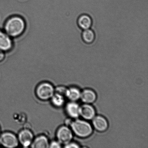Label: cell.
Segmentation results:
<instances>
[{
    "mask_svg": "<svg viewBox=\"0 0 148 148\" xmlns=\"http://www.w3.org/2000/svg\"><path fill=\"white\" fill-rule=\"evenodd\" d=\"M49 139L46 136L40 135L34 138L30 147L33 148H49Z\"/></svg>",
    "mask_w": 148,
    "mask_h": 148,
    "instance_id": "obj_11",
    "label": "cell"
},
{
    "mask_svg": "<svg viewBox=\"0 0 148 148\" xmlns=\"http://www.w3.org/2000/svg\"><path fill=\"white\" fill-rule=\"evenodd\" d=\"M80 98L83 102L85 104H90L96 101L97 95L92 90L86 89L81 92Z\"/></svg>",
    "mask_w": 148,
    "mask_h": 148,
    "instance_id": "obj_13",
    "label": "cell"
},
{
    "mask_svg": "<svg viewBox=\"0 0 148 148\" xmlns=\"http://www.w3.org/2000/svg\"><path fill=\"white\" fill-rule=\"evenodd\" d=\"M77 23L80 29L85 30L90 28L92 25V20L88 14H83L78 17Z\"/></svg>",
    "mask_w": 148,
    "mask_h": 148,
    "instance_id": "obj_10",
    "label": "cell"
},
{
    "mask_svg": "<svg viewBox=\"0 0 148 148\" xmlns=\"http://www.w3.org/2000/svg\"><path fill=\"white\" fill-rule=\"evenodd\" d=\"M81 37L84 42L86 44H90L95 40V35L92 30L89 29L83 30L81 34Z\"/></svg>",
    "mask_w": 148,
    "mask_h": 148,
    "instance_id": "obj_14",
    "label": "cell"
},
{
    "mask_svg": "<svg viewBox=\"0 0 148 148\" xmlns=\"http://www.w3.org/2000/svg\"><path fill=\"white\" fill-rule=\"evenodd\" d=\"M17 137L19 143L25 148L30 147L34 139L32 132L27 129L21 130L19 132Z\"/></svg>",
    "mask_w": 148,
    "mask_h": 148,
    "instance_id": "obj_6",
    "label": "cell"
},
{
    "mask_svg": "<svg viewBox=\"0 0 148 148\" xmlns=\"http://www.w3.org/2000/svg\"><path fill=\"white\" fill-rule=\"evenodd\" d=\"M65 98L64 96L55 92L50 100L52 104L55 107L60 108L64 104Z\"/></svg>",
    "mask_w": 148,
    "mask_h": 148,
    "instance_id": "obj_16",
    "label": "cell"
},
{
    "mask_svg": "<svg viewBox=\"0 0 148 148\" xmlns=\"http://www.w3.org/2000/svg\"><path fill=\"white\" fill-rule=\"evenodd\" d=\"M19 144L17 136L11 132H4L0 134L1 145L7 148L17 147Z\"/></svg>",
    "mask_w": 148,
    "mask_h": 148,
    "instance_id": "obj_4",
    "label": "cell"
},
{
    "mask_svg": "<svg viewBox=\"0 0 148 148\" xmlns=\"http://www.w3.org/2000/svg\"><path fill=\"white\" fill-rule=\"evenodd\" d=\"M64 147L66 148H79V146L76 143H68V144L65 145H64Z\"/></svg>",
    "mask_w": 148,
    "mask_h": 148,
    "instance_id": "obj_19",
    "label": "cell"
},
{
    "mask_svg": "<svg viewBox=\"0 0 148 148\" xmlns=\"http://www.w3.org/2000/svg\"><path fill=\"white\" fill-rule=\"evenodd\" d=\"M26 24L22 17L18 15L12 16L5 21L4 31L12 38L21 36L25 31Z\"/></svg>",
    "mask_w": 148,
    "mask_h": 148,
    "instance_id": "obj_1",
    "label": "cell"
},
{
    "mask_svg": "<svg viewBox=\"0 0 148 148\" xmlns=\"http://www.w3.org/2000/svg\"><path fill=\"white\" fill-rule=\"evenodd\" d=\"M81 93L78 88L75 87H71L69 88H68L66 97L71 101H75L80 99Z\"/></svg>",
    "mask_w": 148,
    "mask_h": 148,
    "instance_id": "obj_15",
    "label": "cell"
},
{
    "mask_svg": "<svg viewBox=\"0 0 148 148\" xmlns=\"http://www.w3.org/2000/svg\"><path fill=\"white\" fill-rule=\"evenodd\" d=\"M12 39L3 30L0 29V50L4 53L12 50L14 47Z\"/></svg>",
    "mask_w": 148,
    "mask_h": 148,
    "instance_id": "obj_7",
    "label": "cell"
},
{
    "mask_svg": "<svg viewBox=\"0 0 148 148\" xmlns=\"http://www.w3.org/2000/svg\"><path fill=\"white\" fill-rule=\"evenodd\" d=\"M70 127L72 132L79 137H88L92 133V126L89 123L84 120H75L72 121Z\"/></svg>",
    "mask_w": 148,
    "mask_h": 148,
    "instance_id": "obj_2",
    "label": "cell"
},
{
    "mask_svg": "<svg viewBox=\"0 0 148 148\" xmlns=\"http://www.w3.org/2000/svg\"><path fill=\"white\" fill-rule=\"evenodd\" d=\"M1 134V127H0V134Z\"/></svg>",
    "mask_w": 148,
    "mask_h": 148,
    "instance_id": "obj_21",
    "label": "cell"
},
{
    "mask_svg": "<svg viewBox=\"0 0 148 148\" xmlns=\"http://www.w3.org/2000/svg\"><path fill=\"white\" fill-rule=\"evenodd\" d=\"M95 109L89 104H85L79 106V115L85 119H92L95 116Z\"/></svg>",
    "mask_w": 148,
    "mask_h": 148,
    "instance_id": "obj_8",
    "label": "cell"
},
{
    "mask_svg": "<svg viewBox=\"0 0 148 148\" xmlns=\"http://www.w3.org/2000/svg\"><path fill=\"white\" fill-rule=\"evenodd\" d=\"M79 106L75 101H71L68 103L66 106V114L71 118H77L79 115Z\"/></svg>",
    "mask_w": 148,
    "mask_h": 148,
    "instance_id": "obj_12",
    "label": "cell"
},
{
    "mask_svg": "<svg viewBox=\"0 0 148 148\" xmlns=\"http://www.w3.org/2000/svg\"><path fill=\"white\" fill-rule=\"evenodd\" d=\"M92 125L94 128L99 132L105 131L108 127V123L104 117L97 116L92 119Z\"/></svg>",
    "mask_w": 148,
    "mask_h": 148,
    "instance_id": "obj_9",
    "label": "cell"
},
{
    "mask_svg": "<svg viewBox=\"0 0 148 148\" xmlns=\"http://www.w3.org/2000/svg\"><path fill=\"white\" fill-rule=\"evenodd\" d=\"M0 146H1V144H0Z\"/></svg>",
    "mask_w": 148,
    "mask_h": 148,
    "instance_id": "obj_22",
    "label": "cell"
},
{
    "mask_svg": "<svg viewBox=\"0 0 148 148\" xmlns=\"http://www.w3.org/2000/svg\"><path fill=\"white\" fill-rule=\"evenodd\" d=\"M55 92L59 94L66 97L68 88L63 86H59L55 88Z\"/></svg>",
    "mask_w": 148,
    "mask_h": 148,
    "instance_id": "obj_17",
    "label": "cell"
},
{
    "mask_svg": "<svg viewBox=\"0 0 148 148\" xmlns=\"http://www.w3.org/2000/svg\"><path fill=\"white\" fill-rule=\"evenodd\" d=\"M55 92L54 87L48 82H43L37 86L36 94L38 99L42 101L50 100Z\"/></svg>",
    "mask_w": 148,
    "mask_h": 148,
    "instance_id": "obj_3",
    "label": "cell"
},
{
    "mask_svg": "<svg viewBox=\"0 0 148 148\" xmlns=\"http://www.w3.org/2000/svg\"><path fill=\"white\" fill-rule=\"evenodd\" d=\"M5 57V53L0 50V63L3 61Z\"/></svg>",
    "mask_w": 148,
    "mask_h": 148,
    "instance_id": "obj_20",
    "label": "cell"
},
{
    "mask_svg": "<svg viewBox=\"0 0 148 148\" xmlns=\"http://www.w3.org/2000/svg\"><path fill=\"white\" fill-rule=\"evenodd\" d=\"M62 145L57 140H53L49 143V148H60L62 147Z\"/></svg>",
    "mask_w": 148,
    "mask_h": 148,
    "instance_id": "obj_18",
    "label": "cell"
},
{
    "mask_svg": "<svg viewBox=\"0 0 148 148\" xmlns=\"http://www.w3.org/2000/svg\"><path fill=\"white\" fill-rule=\"evenodd\" d=\"M56 137L58 141L65 145L71 141L73 137V132L68 126H61L56 131Z\"/></svg>",
    "mask_w": 148,
    "mask_h": 148,
    "instance_id": "obj_5",
    "label": "cell"
}]
</instances>
